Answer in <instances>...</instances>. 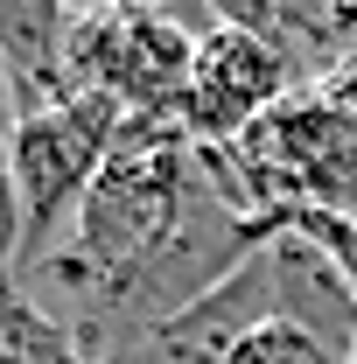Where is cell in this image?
I'll return each instance as SVG.
<instances>
[{"mask_svg":"<svg viewBox=\"0 0 357 364\" xmlns=\"http://www.w3.org/2000/svg\"><path fill=\"white\" fill-rule=\"evenodd\" d=\"M119 127H127V105L105 98V91L7 119L14 189H21V231H28L21 238V267H36L49 245L70 231V218L85 210V196H91V182L105 176V161L119 147Z\"/></svg>","mask_w":357,"mask_h":364,"instance_id":"obj_1","label":"cell"},{"mask_svg":"<svg viewBox=\"0 0 357 364\" xmlns=\"http://www.w3.org/2000/svg\"><path fill=\"white\" fill-rule=\"evenodd\" d=\"M287 91H302V70L267 36H252L238 21H211L196 36V77H189L182 127H189V140H203V147H224V140L252 134Z\"/></svg>","mask_w":357,"mask_h":364,"instance_id":"obj_2","label":"cell"},{"mask_svg":"<svg viewBox=\"0 0 357 364\" xmlns=\"http://www.w3.org/2000/svg\"><path fill=\"white\" fill-rule=\"evenodd\" d=\"M0 364H98V358L63 322H49L36 301H21L14 287H0Z\"/></svg>","mask_w":357,"mask_h":364,"instance_id":"obj_3","label":"cell"},{"mask_svg":"<svg viewBox=\"0 0 357 364\" xmlns=\"http://www.w3.org/2000/svg\"><path fill=\"white\" fill-rule=\"evenodd\" d=\"M224 364H351V350H336L329 336H315L309 322H294V316H267L260 329H245L231 343Z\"/></svg>","mask_w":357,"mask_h":364,"instance_id":"obj_4","label":"cell"},{"mask_svg":"<svg viewBox=\"0 0 357 364\" xmlns=\"http://www.w3.org/2000/svg\"><path fill=\"white\" fill-rule=\"evenodd\" d=\"M21 189H14V147H7V134H0V280H14V267H21Z\"/></svg>","mask_w":357,"mask_h":364,"instance_id":"obj_5","label":"cell"},{"mask_svg":"<svg viewBox=\"0 0 357 364\" xmlns=\"http://www.w3.org/2000/svg\"><path fill=\"white\" fill-rule=\"evenodd\" d=\"M322 85H329V91H336V98H343V105L357 112V56L343 63V70H336V77H322Z\"/></svg>","mask_w":357,"mask_h":364,"instance_id":"obj_6","label":"cell"},{"mask_svg":"<svg viewBox=\"0 0 357 364\" xmlns=\"http://www.w3.org/2000/svg\"><path fill=\"white\" fill-rule=\"evenodd\" d=\"M351 364H357V343H351Z\"/></svg>","mask_w":357,"mask_h":364,"instance_id":"obj_7","label":"cell"},{"mask_svg":"<svg viewBox=\"0 0 357 364\" xmlns=\"http://www.w3.org/2000/svg\"><path fill=\"white\" fill-rule=\"evenodd\" d=\"M0 287H7V280H0Z\"/></svg>","mask_w":357,"mask_h":364,"instance_id":"obj_8","label":"cell"}]
</instances>
